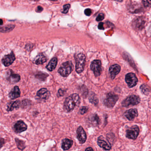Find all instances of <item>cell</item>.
Wrapping results in <instances>:
<instances>
[{"mask_svg":"<svg viewBox=\"0 0 151 151\" xmlns=\"http://www.w3.org/2000/svg\"><path fill=\"white\" fill-rule=\"evenodd\" d=\"M80 102V97L77 93H73L68 97L64 103V110L66 112L72 111L75 108L78 106Z\"/></svg>","mask_w":151,"mask_h":151,"instance_id":"cell-1","label":"cell"},{"mask_svg":"<svg viewBox=\"0 0 151 151\" xmlns=\"http://www.w3.org/2000/svg\"><path fill=\"white\" fill-rule=\"evenodd\" d=\"M74 69L73 63L71 61L64 62L58 70V73L64 77L68 76Z\"/></svg>","mask_w":151,"mask_h":151,"instance_id":"cell-2","label":"cell"},{"mask_svg":"<svg viewBox=\"0 0 151 151\" xmlns=\"http://www.w3.org/2000/svg\"><path fill=\"white\" fill-rule=\"evenodd\" d=\"M76 61V71L81 73L83 71L85 67L86 56L82 53L78 54L75 56Z\"/></svg>","mask_w":151,"mask_h":151,"instance_id":"cell-3","label":"cell"},{"mask_svg":"<svg viewBox=\"0 0 151 151\" xmlns=\"http://www.w3.org/2000/svg\"><path fill=\"white\" fill-rule=\"evenodd\" d=\"M118 100V96L113 93L111 92L106 95L103 102L107 107L111 108L115 106Z\"/></svg>","mask_w":151,"mask_h":151,"instance_id":"cell-4","label":"cell"},{"mask_svg":"<svg viewBox=\"0 0 151 151\" xmlns=\"http://www.w3.org/2000/svg\"><path fill=\"white\" fill-rule=\"evenodd\" d=\"M141 99L140 97L135 95H132L127 97L122 102V106L125 107H129L135 106L140 103Z\"/></svg>","mask_w":151,"mask_h":151,"instance_id":"cell-5","label":"cell"},{"mask_svg":"<svg viewBox=\"0 0 151 151\" xmlns=\"http://www.w3.org/2000/svg\"><path fill=\"white\" fill-rule=\"evenodd\" d=\"M139 132L140 130L138 126H132L131 127L127 129L126 131V137L128 139L135 140L137 138L139 135Z\"/></svg>","mask_w":151,"mask_h":151,"instance_id":"cell-6","label":"cell"},{"mask_svg":"<svg viewBox=\"0 0 151 151\" xmlns=\"http://www.w3.org/2000/svg\"><path fill=\"white\" fill-rule=\"evenodd\" d=\"M91 69L96 77H99L102 71L101 62L100 60H95L92 62Z\"/></svg>","mask_w":151,"mask_h":151,"instance_id":"cell-7","label":"cell"},{"mask_svg":"<svg viewBox=\"0 0 151 151\" xmlns=\"http://www.w3.org/2000/svg\"><path fill=\"white\" fill-rule=\"evenodd\" d=\"M125 80L129 88L134 87L137 85L138 82L137 77L136 75L133 73H129L127 74Z\"/></svg>","mask_w":151,"mask_h":151,"instance_id":"cell-8","label":"cell"},{"mask_svg":"<svg viewBox=\"0 0 151 151\" xmlns=\"http://www.w3.org/2000/svg\"><path fill=\"white\" fill-rule=\"evenodd\" d=\"M26 124L21 120L17 121L13 126L14 131L16 133H20L26 130L27 129Z\"/></svg>","mask_w":151,"mask_h":151,"instance_id":"cell-9","label":"cell"},{"mask_svg":"<svg viewBox=\"0 0 151 151\" xmlns=\"http://www.w3.org/2000/svg\"><path fill=\"white\" fill-rule=\"evenodd\" d=\"M78 139L81 144H83L86 140V134L82 126H80L77 130Z\"/></svg>","mask_w":151,"mask_h":151,"instance_id":"cell-10","label":"cell"},{"mask_svg":"<svg viewBox=\"0 0 151 151\" xmlns=\"http://www.w3.org/2000/svg\"><path fill=\"white\" fill-rule=\"evenodd\" d=\"M15 56L13 52L9 55H5L2 60V62L4 66L9 67L11 65L15 60Z\"/></svg>","mask_w":151,"mask_h":151,"instance_id":"cell-11","label":"cell"},{"mask_svg":"<svg viewBox=\"0 0 151 151\" xmlns=\"http://www.w3.org/2000/svg\"><path fill=\"white\" fill-rule=\"evenodd\" d=\"M88 123L93 126L96 127L100 124V120L97 114H93L88 118Z\"/></svg>","mask_w":151,"mask_h":151,"instance_id":"cell-12","label":"cell"},{"mask_svg":"<svg viewBox=\"0 0 151 151\" xmlns=\"http://www.w3.org/2000/svg\"><path fill=\"white\" fill-rule=\"evenodd\" d=\"M9 75L7 77V79L8 81L10 82V83H16L20 81L21 80V77L18 74H15L12 70H10V73Z\"/></svg>","mask_w":151,"mask_h":151,"instance_id":"cell-13","label":"cell"},{"mask_svg":"<svg viewBox=\"0 0 151 151\" xmlns=\"http://www.w3.org/2000/svg\"><path fill=\"white\" fill-rule=\"evenodd\" d=\"M50 96V92L46 88H42L37 93V97L41 100H47Z\"/></svg>","mask_w":151,"mask_h":151,"instance_id":"cell-14","label":"cell"},{"mask_svg":"<svg viewBox=\"0 0 151 151\" xmlns=\"http://www.w3.org/2000/svg\"><path fill=\"white\" fill-rule=\"evenodd\" d=\"M97 144L99 146L105 150H110L111 148V146L110 143L106 141L103 139L102 136H100L97 139Z\"/></svg>","mask_w":151,"mask_h":151,"instance_id":"cell-15","label":"cell"},{"mask_svg":"<svg viewBox=\"0 0 151 151\" xmlns=\"http://www.w3.org/2000/svg\"><path fill=\"white\" fill-rule=\"evenodd\" d=\"M120 71L121 67L117 64H114L110 67L109 72L111 74L112 80H114L116 76L120 73Z\"/></svg>","mask_w":151,"mask_h":151,"instance_id":"cell-16","label":"cell"},{"mask_svg":"<svg viewBox=\"0 0 151 151\" xmlns=\"http://www.w3.org/2000/svg\"><path fill=\"white\" fill-rule=\"evenodd\" d=\"M138 111L137 109H132L126 111L125 116L129 121H132L138 116Z\"/></svg>","mask_w":151,"mask_h":151,"instance_id":"cell-17","label":"cell"},{"mask_svg":"<svg viewBox=\"0 0 151 151\" xmlns=\"http://www.w3.org/2000/svg\"><path fill=\"white\" fill-rule=\"evenodd\" d=\"M21 95V91L18 86H15L14 88L10 92L9 94V97L11 99H15L20 97Z\"/></svg>","mask_w":151,"mask_h":151,"instance_id":"cell-18","label":"cell"},{"mask_svg":"<svg viewBox=\"0 0 151 151\" xmlns=\"http://www.w3.org/2000/svg\"><path fill=\"white\" fill-rule=\"evenodd\" d=\"M47 60L46 57L42 54L40 53L34 58L33 60V62L36 65H40L42 64L45 62Z\"/></svg>","mask_w":151,"mask_h":151,"instance_id":"cell-19","label":"cell"},{"mask_svg":"<svg viewBox=\"0 0 151 151\" xmlns=\"http://www.w3.org/2000/svg\"><path fill=\"white\" fill-rule=\"evenodd\" d=\"M73 144V141L68 139H65L62 140V148L64 150H67L70 149Z\"/></svg>","mask_w":151,"mask_h":151,"instance_id":"cell-20","label":"cell"},{"mask_svg":"<svg viewBox=\"0 0 151 151\" xmlns=\"http://www.w3.org/2000/svg\"><path fill=\"white\" fill-rule=\"evenodd\" d=\"M21 106V102L19 101H16L15 102H11L8 104L7 106V111H12L15 109L19 108Z\"/></svg>","mask_w":151,"mask_h":151,"instance_id":"cell-21","label":"cell"},{"mask_svg":"<svg viewBox=\"0 0 151 151\" xmlns=\"http://www.w3.org/2000/svg\"><path fill=\"white\" fill-rule=\"evenodd\" d=\"M58 60L56 57L52 58L46 66V68L50 71H53L56 67Z\"/></svg>","mask_w":151,"mask_h":151,"instance_id":"cell-22","label":"cell"},{"mask_svg":"<svg viewBox=\"0 0 151 151\" xmlns=\"http://www.w3.org/2000/svg\"><path fill=\"white\" fill-rule=\"evenodd\" d=\"M145 22L142 19L138 18L136 21L133 22V26L135 28L140 30L143 27V25H145Z\"/></svg>","mask_w":151,"mask_h":151,"instance_id":"cell-23","label":"cell"},{"mask_svg":"<svg viewBox=\"0 0 151 151\" xmlns=\"http://www.w3.org/2000/svg\"><path fill=\"white\" fill-rule=\"evenodd\" d=\"M89 101L93 105H97L98 103V99L96 95L92 92L89 97Z\"/></svg>","mask_w":151,"mask_h":151,"instance_id":"cell-24","label":"cell"},{"mask_svg":"<svg viewBox=\"0 0 151 151\" xmlns=\"http://www.w3.org/2000/svg\"><path fill=\"white\" fill-rule=\"evenodd\" d=\"M16 145H17V148H19L20 150H23L25 148V143L24 141L22 140H20L18 138H16Z\"/></svg>","mask_w":151,"mask_h":151,"instance_id":"cell-25","label":"cell"},{"mask_svg":"<svg viewBox=\"0 0 151 151\" xmlns=\"http://www.w3.org/2000/svg\"><path fill=\"white\" fill-rule=\"evenodd\" d=\"M140 89L141 91V92L143 93V95H148L150 92V89L148 85L146 84H143L140 87Z\"/></svg>","mask_w":151,"mask_h":151,"instance_id":"cell-26","label":"cell"},{"mask_svg":"<svg viewBox=\"0 0 151 151\" xmlns=\"http://www.w3.org/2000/svg\"><path fill=\"white\" fill-rule=\"evenodd\" d=\"M48 76V74L45 73H43L41 72H40L36 75V77L41 81L45 80Z\"/></svg>","mask_w":151,"mask_h":151,"instance_id":"cell-27","label":"cell"},{"mask_svg":"<svg viewBox=\"0 0 151 151\" xmlns=\"http://www.w3.org/2000/svg\"><path fill=\"white\" fill-rule=\"evenodd\" d=\"M14 27V26H8L5 27H0V32H9Z\"/></svg>","mask_w":151,"mask_h":151,"instance_id":"cell-28","label":"cell"},{"mask_svg":"<svg viewBox=\"0 0 151 151\" xmlns=\"http://www.w3.org/2000/svg\"><path fill=\"white\" fill-rule=\"evenodd\" d=\"M88 111V107L87 106H82L80 110V112L81 114L83 115L86 113Z\"/></svg>","mask_w":151,"mask_h":151,"instance_id":"cell-29","label":"cell"},{"mask_svg":"<svg viewBox=\"0 0 151 151\" xmlns=\"http://www.w3.org/2000/svg\"><path fill=\"white\" fill-rule=\"evenodd\" d=\"M71 5L70 4H66V5H64L63 6V10L62 11V13H67L69 11V9H70Z\"/></svg>","mask_w":151,"mask_h":151,"instance_id":"cell-30","label":"cell"},{"mask_svg":"<svg viewBox=\"0 0 151 151\" xmlns=\"http://www.w3.org/2000/svg\"><path fill=\"white\" fill-rule=\"evenodd\" d=\"M104 17H105V16L103 13H100L97 17L96 21H101L104 19Z\"/></svg>","mask_w":151,"mask_h":151,"instance_id":"cell-31","label":"cell"},{"mask_svg":"<svg viewBox=\"0 0 151 151\" xmlns=\"http://www.w3.org/2000/svg\"><path fill=\"white\" fill-rule=\"evenodd\" d=\"M151 0H143L142 3L145 7H147L151 5Z\"/></svg>","mask_w":151,"mask_h":151,"instance_id":"cell-32","label":"cell"},{"mask_svg":"<svg viewBox=\"0 0 151 151\" xmlns=\"http://www.w3.org/2000/svg\"><path fill=\"white\" fill-rule=\"evenodd\" d=\"M84 13H85V14L86 16H90L92 13L91 10L90 9H86V10H85V11H84Z\"/></svg>","mask_w":151,"mask_h":151,"instance_id":"cell-33","label":"cell"},{"mask_svg":"<svg viewBox=\"0 0 151 151\" xmlns=\"http://www.w3.org/2000/svg\"><path fill=\"white\" fill-rule=\"evenodd\" d=\"M65 91L62 90V89H60L58 91V95H59V96H62L64 95V93Z\"/></svg>","mask_w":151,"mask_h":151,"instance_id":"cell-34","label":"cell"},{"mask_svg":"<svg viewBox=\"0 0 151 151\" xmlns=\"http://www.w3.org/2000/svg\"><path fill=\"white\" fill-rule=\"evenodd\" d=\"M103 25H104V23H103V22H100V23H99L98 25V29L100 30H104V27H103Z\"/></svg>","mask_w":151,"mask_h":151,"instance_id":"cell-35","label":"cell"},{"mask_svg":"<svg viewBox=\"0 0 151 151\" xmlns=\"http://www.w3.org/2000/svg\"><path fill=\"white\" fill-rule=\"evenodd\" d=\"M5 143V140L2 138L0 139V148L3 146Z\"/></svg>","mask_w":151,"mask_h":151,"instance_id":"cell-36","label":"cell"},{"mask_svg":"<svg viewBox=\"0 0 151 151\" xmlns=\"http://www.w3.org/2000/svg\"><path fill=\"white\" fill-rule=\"evenodd\" d=\"M43 9L42 7L41 6H38L37 7V10H36V11L39 12H40L42 11L43 10Z\"/></svg>","mask_w":151,"mask_h":151,"instance_id":"cell-37","label":"cell"},{"mask_svg":"<svg viewBox=\"0 0 151 151\" xmlns=\"http://www.w3.org/2000/svg\"><path fill=\"white\" fill-rule=\"evenodd\" d=\"M86 151H93V148H92L89 147L88 148H86Z\"/></svg>","mask_w":151,"mask_h":151,"instance_id":"cell-38","label":"cell"},{"mask_svg":"<svg viewBox=\"0 0 151 151\" xmlns=\"http://www.w3.org/2000/svg\"><path fill=\"white\" fill-rule=\"evenodd\" d=\"M3 24V21L1 19H0V25H1Z\"/></svg>","mask_w":151,"mask_h":151,"instance_id":"cell-39","label":"cell"},{"mask_svg":"<svg viewBox=\"0 0 151 151\" xmlns=\"http://www.w3.org/2000/svg\"><path fill=\"white\" fill-rule=\"evenodd\" d=\"M115 1H119V2H121V1H123V0H115Z\"/></svg>","mask_w":151,"mask_h":151,"instance_id":"cell-40","label":"cell"},{"mask_svg":"<svg viewBox=\"0 0 151 151\" xmlns=\"http://www.w3.org/2000/svg\"><path fill=\"white\" fill-rule=\"evenodd\" d=\"M32 1H38L39 0H32Z\"/></svg>","mask_w":151,"mask_h":151,"instance_id":"cell-41","label":"cell"},{"mask_svg":"<svg viewBox=\"0 0 151 151\" xmlns=\"http://www.w3.org/2000/svg\"><path fill=\"white\" fill-rule=\"evenodd\" d=\"M51 1H56V0H51Z\"/></svg>","mask_w":151,"mask_h":151,"instance_id":"cell-42","label":"cell"}]
</instances>
